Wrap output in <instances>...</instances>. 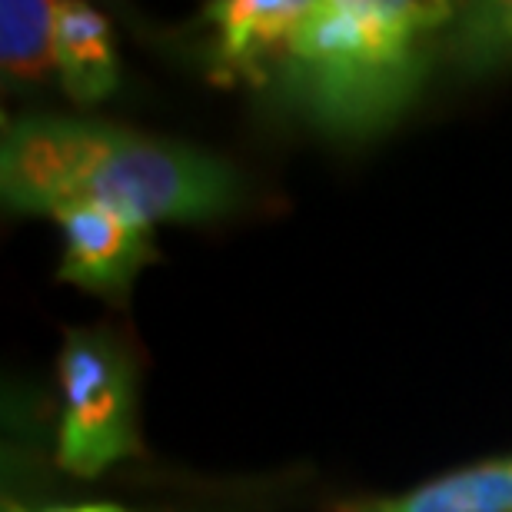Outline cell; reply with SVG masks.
Wrapping results in <instances>:
<instances>
[{
	"label": "cell",
	"instance_id": "cell-10",
	"mask_svg": "<svg viewBox=\"0 0 512 512\" xmlns=\"http://www.w3.org/2000/svg\"><path fill=\"white\" fill-rule=\"evenodd\" d=\"M4 512H130L127 506L117 503H80V506H47V509H24L17 503H4Z\"/></svg>",
	"mask_w": 512,
	"mask_h": 512
},
{
	"label": "cell",
	"instance_id": "cell-7",
	"mask_svg": "<svg viewBox=\"0 0 512 512\" xmlns=\"http://www.w3.org/2000/svg\"><path fill=\"white\" fill-rule=\"evenodd\" d=\"M57 74L77 107H94L117 94V44L104 14L90 4H57Z\"/></svg>",
	"mask_w": 512,
	"mask_h": 512
},
{
	"label": "cell",
	"instance_id": "cell-1",
	"mask_svg": "<svg viewBox=\"0 0 512 512\" xmlns=\"http://www.w3.org/2000/svg\"><path fill=\"white\" fill-rule=\"evenodd\" d=\"M0 197L10 213L57 217L107 207L143 223H213L247 203L230 160L147 133L80 117H17L4 124Z\"/></svg>",
	"mask_w": 512,
	"mask_h": 512
},
{
	"label": "cell",
	"instance_id": "cell-5",
	"mask_svg": "<svg viewBox=\"0 0 512 512\" xmlns=\"http://www.w3.org/2000/svg\"><path fill=\"white\" fill-rule=\"evenodd\" d=\"M310 0H217L203 7L213 24V64L227 77L260 80L276 57L286 60Z\"/></svg>",
	"mask_w": 512,
	"mask_h": 512
},
{
	"label": "cell",
	"instance_id": "cell-8",
	"mask_svg": "<svg viewBox=\"0 0 512 512\" xmlns=\"http://www.w3.org/2000/svg\"><path fill=\"white\" fill-rule=\"evenodd\" d=\"M0 67L14 87H37L57 70V4L4 0L0 4Z\"/></svg>",
	"mask_w": 512,
	"mask_h": 512
},
{
	"label": "cell",
	"instance_id": "cell-3",
	"mask_svg": "<svg viewBox=\"0 0 512 512\" xmlns=\"http://www.w3.org/2000/svg\"><path fill=\"white\" fill-rule=\"evenodd\" d=\"M64 416L57 463L80 479H94L120 459L140 456L137 356L110 326L70 330L57 360Z\"/></svg>",
	"mask_w": 512,
	"mask_h": 512
},
{
	"label": "cell",
	"instance_id": "cell-9",
	"mask_svg": "<svg viewBox=\"0 0 512 512\" xmlns=\"http://www.w3.org/2000/svg\"><path fill=\"white\" fill-rule=\"evenodd\" d=\"M469 20L479 27H496V34H473L479 47H512V4H486L469 10Z\"/></svg>",
	"mask_w": 512,
	"mask_h": 512
},
{
	"label": "cell",
	"instance_id": "cell-6",
	"mask_svg": "<svg viewBox=\"0 0 512 512\" xmlns=\"http://www.w3.org/2000/svg\"><path fill=\"white\" fill-rule=\"evenodd\" d=\"M330 512H512V459H486L399 496H350Z\"/></svg>",
	"mask_w": 512,
	"mask_h": 512
},
{
	"label": "cell",
	"instance_id": "cell-2",
	"mask_svg": "<svg viewBox=\"0 0 512 512\" xmlns=\"http://www.w3.org/2000/svg\"><path fill=\"white\" fill-rule=\"evenodd\" d=\"M456 7L429 0H316L286 50L293 100L336 140H370L416 100L429 40Z\"/></svg>",
	"mask_w": 512,
	"mask_h": 512
},
{
	"label": "cell",
	"instance_id": "cell-4",
	"mask_svg": "<svg viewBox=\"0 0 512 512\" xmlns=\"http://www.w3.org/2000/svg\"><path fill=\"white\" fill-rule=\"evenodd\" d=\"M64 233L57 280L124 306L127 293L147 263H157L153 230L107 207H67L57 217Z\"/></svg>",
	"mask_w": 512,
	"mask_h": 512
}]
</instances>
